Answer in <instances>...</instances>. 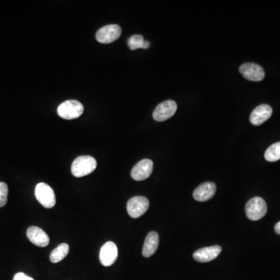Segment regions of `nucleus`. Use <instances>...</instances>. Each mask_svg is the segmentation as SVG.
<instances>
[{"mask_svg": "<svg viewBox=\"0 0 280 280\" xmlns=\"http://www.w3.org/2000/svg\"><path fill=\"white\" fill-rule=\"evenodd\" d=\"M128 45L131 50H136L138 49H149L150 43L149 41H144L142 35H135L129 39Z\"/></svg>", "mask_w": 280, "mask_h": 280, "instance_id": "f3484780", "label": "nucleus"}, {"mask_svg": "<svg viewBox=\"0 0 280 280\" xmlns=\"http://www.w3.org/2000/svg\"><path fill=\"white\" fill-rule=\"evenodd\" d=\"M239 71L243 77L251 81H261L265 78V71L258 64L244 63L240 66Z\"/></svg>", "mask_w": 280, "mask_h": 280, "instance_id": "6e6552de", "label": "nucleus"}, {"mask_svg": "<svg viewBox=\"0 0 280 280\" xmlns=\"http://www.w3.org/2000/svg\"><path fill=\"white\" fill-rule=\"evenodd\" d=\"M14 280H34V279L27 277L24 273H18L14 276Z\"/></svg>", "mask_w": 280, "mask_h": 280, "instance_id": "aec40b11", "label": "nucleus"}, {"mask_svg": "<svg viewBox=\"0 0 280 280\" xmlns=\"http://www.w3.org/2000/svg\"><path fill=\"white\" fill-rule=\"evenodd\" d=\"M118 247L114 242H108L101 247L100 251V261L104 266L109 267L113 265L118 259Z\"/></svg>", "mask_w": 280, "mask_h": 280, "instance_id": "1a4fd4ad", "label": "nucleus"}, {"mask_svg": "<svg viewBox=\"0 0 280 280\" xmlns=\"http://www.w3.org/2000/svg\"><path fill=\"white\" fill-rule=\"evenodd\" d=\"M217 186L213 182H205L195 188L193 192L194 199L198 202L208 201L214 196Z\"/></svg>", "mask_w": 280, "mask_h": 280, "instance_id": "4468645a", "label": "nucleus"}, {"mask_svg": "<svg viewBox=\"0 0 280 280\" xmlns=\"http://www.w3.org/2000/svg\"><path fill=\"white\" fill-rule=\"evenodd\" d=\"M149 206V202L147 198L135 196L128 201L127 212L131 218H139L145 214Z\"/></svg>", "mask_w": 280, "mask_h": 280, "instance_id": "39448f33", "label": "nucleus"}, {"mask_svg": "<svg viewBox=\"0 0 280 280\" xmlns=\"http://www.w3.org/2000/svg\"><path fill=\"white\" fill-rule=\"evenodd\" d=\"M27 236L31 243L38 247H46L50 242L48 234L41 228L37 226H30L27 230Z\"/></svg>", "mask_w": 280, "mask_h": 280, "instance_id": "f8f14e48", "label": "nucleus"}, {"mask_svg": "<svg viewBox=\"0 0 280 280\" xmlns=\"http://www.w3.org/2000/svg\"><path fill=\"white\" fill-rule=\"evenodd\" d=\"M153 169V161L149 159H143L132 168L131 171V178L139 182L147 179L152 174Z\"/></svg>", "mask_w": 280, "mask_h": 280, "instance_id": "9d476101", "label": "nucleus"}, {"mask_svg": "<svg viewBox=\"0 0 280 280\" xmlns=\"http://www.w3.org/2000/svg\"><path fill=\"white\" fill-rule=\"evenodd\" d=\"M122 35V28L117 24H110L101 27L96 34V39L102 44H110L119 38Z\"/></svg>", "mask_w": 280, "mask_h": 280, "instance_id": "423d86ee", "label": "nucleus"}, {"mask_svg": "<svg viewBox=\"0 0 280 280\" xmlns=\"http://www.w3.org/2000/svg\"><path fill=\"white\" fill-rule=\"evenodd\" d=\"M275 231H276L277 234H280V221L276 224V226H275Z\"/></svg>", "mask_w": 280, "mask_h": 280, "instance_id": "412c9836", "label": "nucleus"}, {"mask_svg": "<svg viewBox=\"0 0 280 280\" xmlns=\"http://www.w3.org/2000/svg\"><path fill=\"white\" fill-rule=\"evenodd\" d=\"M221 251L222 247L219 245L203 247L194 252L193 259L199 262H209L217 259Z\"/></svg>", "mask_w": 280, "mask_h": 280, "instance_id": "9b49d317", "label": "nucleus"}, {"mask_svg": "<svg viewBox=\"0 0 280 280\" xmlns=\"http://www.w3.org/2000/svg\"><path fill=\"white\" fill-rule=\"evenodd\" d=\"M265 158L269 162H276L280 160V142L274 143L266 149Z\"/></svg>", "mask_w": 280, "mask_h": 280, "instance_id": "a211bd4d", "label": "nucleus"}, {"mask_svg": "<svg viewBox=\"0 0 280 280\" xmlns=\"http://www.w3.org/2000/svg\"><path fill=\"white\" fill-rule=\"evenodd\" d=\"M159 246V235L157 232L152 231L147 234L143 244V255L144 257H151L157 251Z\"/></svg>", "mask_w": 280, "mask_h": 280, "instance_id": "2eb2a0df", "label": "nucleus"}, {"mask_svg": "<svg viewBox=\"0 0 280 280\" xmlns=\"http://www.w3.org/2000/svg\"><path fill=\"white\" fill-rule=\"evenodd\" d=\"M83 105L75 100H70L62 103L58 107L57 112L62 118L66 120L75 119L79 118L83 113Z\"/></svg>", "mask_w": 280, "mask_h": 280, "instance_id": "7ed1b4c3", "label": "nucleus"}, {"mask_svg": "<svg viewBox=\"0 0 280 280\" xmlns=\"http://www.w3.org/2000/svg\"><path fill=\"white\" fill-rule=\"evenodd\" d=\"M35 192L37 201L46 209H51L56 205V195L49 185L43 182L37 184L35 187Z\"/></svg>", "mask_w": 280, "mask_h": 280, "instance_id": "20e7f679", "label": "nucleus"}, {"mask_svg": "<svg viewBox=\"0 0 280 280\" xmlns=\"http://www.w3.org/2000/svg\"><path fill=\"white\" fill-rule=\"evenodd\" d=\"M97 161L91 156H80L75 158L72 164L71 171L76 178H82L94 171Z\"/></svg>", "mask_w": 280, "mask_h": 280, "instance_id": "f257e3e1", "label": "nucleus"}, {"mask_svg": "<svg viewBox=\"0 0 280 280\" xmlns=\"http://www.w3.org/2000/svg\"><path fill=\"white\" fill-rule=\"evenodd\" d=\"M177 109L178 106L175 101L170 100L164 101L155 109L153 113V119L157 122H165L175 114Z\"/></svg>", "mask_w": 280, "mask_h": 280, "instance_id": "0eeeda50", "label": "nucleus"}, {"mask_svg": "<svg viewBox=\"0 0 280 280\" xmlns=\"http://www.w3.org/2000/svg\"><path fill=\"white\" fill-rule=\"evenodd\" d=\"M245 213L250 221H259L266 214V203L262 198H252L246 204Z\"/></svg>", "mask_w": 280, "mask_h": 280, "instance_id": "f03ea898", "label": "nucleus"}, {"mask_svg": "<svg viewBox=\"0 0 280 280\" xmlns=\"http://www.w3.org/2000/svg\"><path fill=\"white\" fill-rule=\"evenodd\" d=\"M273 114V109L269 105H261L255 108L250 115V122L254 126H261Z\"/></svg>", "mask_w": 280, "mask_h": 280, "instance_id": "ddd939ff", "label": "nucleus"}, {"mask_svg": "<svg viewBox=\"0 0 280 280\" xmlns=\"http://www.w3.org/2000/svg\"><path fill=\"white\" fill-rule=\"evenodd\" d=\"M8 186L4 182H0V207H3L7 203Z\"/></svg>", "mask_w": 280, "mask_h": 280, "instance_id": "6ab92c4d", "label": "nucleus"}, {"mask_svg": "<svg viewBox=\"0 0 280 280\" xmlns=\"http://www.w3.org/2000/svg\"><path fill=\"white\" fill-rule=\"evenodd\" d=\"M70 251V246L66 243H62L56 249L52 251L50 255V260L53 263H58L63 260L67 256Z\"/></svg>", "mask_w": 280, "mask_h": 280, "instance_id": "dca6fc26", "label": "nucleus"}]
</instances>
